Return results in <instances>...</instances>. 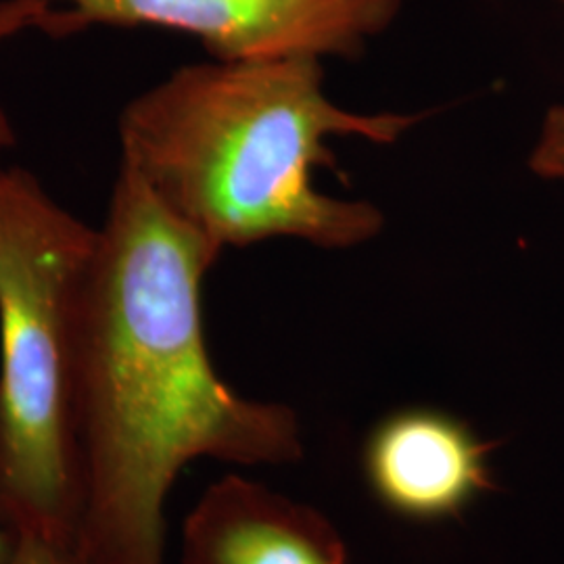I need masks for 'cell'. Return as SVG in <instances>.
<instances>
[{"label": "cell", "mask_w": 564, "mask_h": 564, "mask_svg": "<svg viewBox=\"0 0 564 564\" xmlns=\"http://www.w3.org/2000/svg\"><path fill=\"white\" fill-rule=\"evenodd\" d=\"M223 251L120 165L69 314V431L78 564H165V505L188 464L303 456L289 405L218 375L203 281Z\"/></svg>", "instance_id": "6da1fadb"}, {"label": "cell", "mask_w": 564, "mask_h": 564, "mask_svg": "<svg viewBox=\"0 0 564 564\" xmlns=\"http://www.w3.org/2000/svg\"><path fill=\"white\" fill-rule=\"evenodd\" d=\"M424 113H362L333 101L323 61L184 65L123 107L121 165L220 251L268 239L351 249L383 230L372 203L326 195L333 139L393 144Z\"/></svg>", "instance_id": "7a4b0ae2"}, {"label": "cell", "mask_w": 564, "mask_h": 564, "mask_svg": "<svg viewBox=\"0 0 564 564\" xmlns=\"http://www.w3.org/2000/svg\"><path fill=\"white\" fill-rule=\"evenodd\" d=\"M99 228L0 167V527L72 550L69 314Z\"/></svg>", "instance_id": "3957f363"}, {"label": "cell", "mask_w": 564, "mask_h": 564, "mask_svg": "<svg viewBox=\"0 0 564 564\" xmlns=\"http://www.w3.org/2000/svg\"><path fill=\"white\" fill-rule=\"evenodd\" d=\"M59 34L86 25L160 28L202 42L218 61L358 57L403 0H48Z\"/></svg>", "instance_id": "277c9868"}, {"label": "cell", "mask_w": 564, "mask_h": 564, "mask_svg": "<svg viewBox=\"0 0 564 564\" xmlns=\"http://www.w3.org/2000/svg\"><path fill=\"white\" fill-rule=\"evenodd\" d=\"M491 449L460 419L410 408L372 429L364 445V473L389 512L440 523L460 517L494 487Z\"/></svg>", "instance_id": "5b68a950"}, {"label": "cell", "mask_w": 564, "mask_h": 564, "mask_svg": "<svg viewBox=\"0 0 564 564\" xmlns=\"http://www.w3.org/2000/svg\"><path fill=\"white\" fill-rule=\"evenodd\" d=\"M181 564H347V550L323 512L232 473L186 514Z\"/></svg>", "instance_id": "8992f818"}, {"label": "cell", "mask_w": 564, "mask_h": 564, "mask_svg": "<svg viewBox=\"0 0 564 564\" xmlns=\"http://www.w3.org/2000/svg\"><path fill=\"white\" fill-rule=\"evenodd\" d=\"M32 30L59 34V13L48 0H0V46ZM15 144V128L0 105V153Z\"/></svg>", "instance_id": "52a82bcc"}, {"label": "cell", "mask_w": 564, "mask_h": 564, "mask_svg": "<svg viewBox=\"0 0 564 564\" xmlns=\"http://www.w3.org/2000/svg\"><path fill=\"white\" fill-rule=\"evenodd\" d=\"M529 167L538 178L564 182V105L547 109L529 153Z\"/></svg>", "instance_id": "ba28073f"}, {"label": "cell", "mask_w": 564, "mask_h": 564, "mask_svg": "<svg viewBox=\"0 0 564 564\" xmlns=\"http://www.w3.org/2000/svg\"><path fill=\"white\" fill-rule=\"evenodd\" d=\"M7 564H78L74 552L41 535L13 538V550Z\"/></svg>", "instance_id": "9c48e42d"}, {"label": "cell", "mask_w": 564, "mask_h": 564, "mask_svg": "<svg viewBox=\"0 0 564 564\" xmlns=\"http://www.w3.org/2000/svg\"><path fill=\"white\" fill-rule=\"evenodd\" d=\"M13 550V538L0 527V564H7Z\"/></svg>", "instance_id": "30bf717a"}, {"label": "cell", "mask_w": 564, "mask_h": 564, "mask_svg": "<svg viewBox=\"0 0 564 564\" xmlns=\"http://www.w3.org/2000/svg\"><path fill=\"white\" fill-rule=\"evenodd\" d=\"M558 2H561V4H563V7H564V0H558Z\"/></svg>", "instance_id": "8fae6325"}]
</instances>
